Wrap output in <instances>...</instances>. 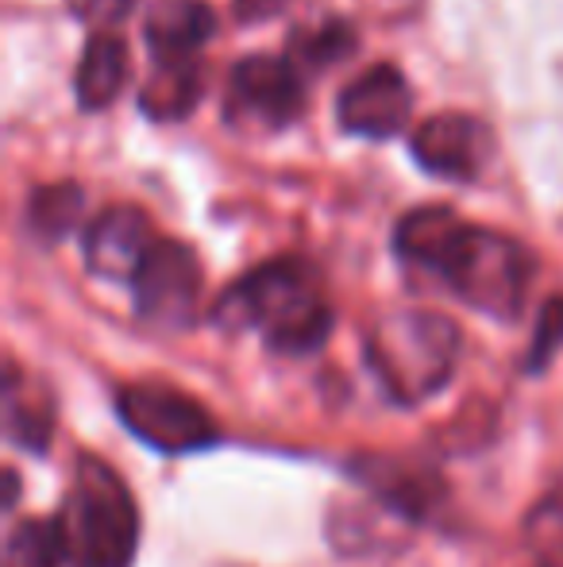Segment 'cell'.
Wrapping results in <instances>:
<instances>
[{
  "instance_id": "277c9868",
  "label": "cell",
  "mask_w": 563,
  "mask_h": 567,
  "mask_svg": "<svg viewBox=\"0 0 563 567\" xmlns=\"http://www.w3.org/2000/svg\"><path fill=\"white\" fill-rule=\"evenodd\" d=\"M59 525L66 537L70 567H132L136 560V498L101 455H77Z\"/></svg>"
},
{
  "instance_id": "5bb4252c",
  "label": "cell",
  "mask_w": 563,
  "mask_h": 567,
  "mask_svg": "<svg viewBox=\"0 0 563 567\" xmlns=\"http://www.w3.org/2000/svg\"><path fill=\"white\" fill-rule=\"evenodd\" d=\"M386 509L402 517H428L432 514V498L440 491V478L425 475V471H414L406 463H394V460H363L359 467L352 471Z\"/></svg>"
},
{
  "instance_id": "30bf717a",
  "label": "cell",
  "mask_w": 563,
  "mask_h": 567,
  "mask_svg": "<svg viewBox=\"0 0 563 567\" xmlns=\"http://www.w3.org/2000/svg\"><path fill=\"white\" fill-rule=\"evenodd\" d=\"M155 228L139 205H108L85 228V267L108 282H132L143 255L155 247Z\"/></svg>"
},
{
  "instance_id": "ba28073f",
  "label": "cell",
  "mask_w": 563,
  "mask_h": 567,
  "mask_svg": "<svg viewBox=\"0 0 563 567\" xmlns=\"http://www.w3.org/2000/svg\"><path fill=\"white\" fill-rule=\"evenodd\" d=\"M409 113H414V93H409L406 74L390 62L367 66L336 97L340 132L355 135V140H394L406 132Z\"/></svg>"
},
{
  "instance_id": "9a60e30c",
  "label": "cell",
  "mask_w": 563,
  "mask_h": 567,
  "mask_svg": "<svg viewBox=\"0 0 563 567\" xmlns=\"http://www.w3.org/2000/svg\"><path fill=\"white\" fill-rule=\"evenodd\" d=\"M4 436L23 452L43 455L54 436V405L46 394H31V382L8 363L4 379Z\"/></svg>"
},
{
  "instance_id": "8992f818",
  "label": "cell",
  "mask_w": 563,
  "mask_h": 567,
  "mask_svg": "<svg viewBox=\"0 0 563 567\" xmlns=\"http://www.w3.org/2000/svg\"><path fill=\"white\" fill-rule=\"evenodd\" d=\"M128 286L143 324L181 332L197 321V306H201V259L181 239H155Z\"/></svg>"
},
{
  "instance_id": "52a82bcc",
  "label": "cell",
  "mask_w": 563,
  "mask_h": 567,
  "mask_svg": "<svg viewBox=\"0 0 563 567\" xmlns=\"http://www.w3.org/2000/svg\"><path fill=\"white\" fill-rule=\"evenodd\" d=\"M305 82L285 54H248L228 74L225 113L232 124L279 132L305 113Z\"/></svg>"
},
{
  "instance_id": "d6986e66",
  "label": "cell",
  "mask_w": 563,
  "mask_h": 567,
  "mask_svg": "<svg viewBox=\"0 0 563 567\" xmlns=\"http://www.w3.org/2000/svg\"><path fill=\"white\" fill-rule=\"evenodd\" d=\"M525 548L541 567H563V486L525 514Z\"/></svg>"
},
{
  "instance_id": "2e32d148",
  "label": "cell",
  "mask_w": 563,
  "mask_h": 567,
  "mask_svg": "<svg viewBox=\"0 0 563 567\" xmlns=\"http://www.w3.org/2000/svg\"><path fill=\"white\" fill-rule=\"evenodd\" d=\"M359 51V31L344 20V16H329L321 23H309V28H293L285 39V59L301 70V74H321V70L347 62Z\"/></svg>"
},
{
  "instance_id": "7c38bea8",
  "label": "cell",
  "mask_w": 563,
  "mask_h": 567,
  "mask_svg": "<svg viewBox=\"0 0 563 567\" xmlns=\"http://www.w3.org/2000/svg\"><path fill=\"white\" fill-rule=\"evenodd\" d=\"M132 74V54L128 43L113 31H93L82 47L74 74V97L82 113H101L124 93Z\"/></svg>"
},
{
  "instance_id": "9c48e42d",
  "label": "cell",
  "mask_w": 563,
  "mask_h": 567,
  "mask_svg": "<svg viewBox=\"0 0 563 567\" xmlns=\"http://www.w3.org/2000/svg\"><path fill=\"white\" fill-rule=\"evenodd\" d=\"M414 163L444 182H475L494 158V132L479 116L440 113L409 135Z\"/></svg>"
},
{
  "instance_id": "603a6c76",
  "label": "cell",
  "mask_w": 563,
  "mask_h": 567,
  "mask_svg": "<svg viewBox=\"0 0 563 567\" xmlns=\"http://www.w3.org/2000/svg\"><path fill=\"white\" fill-rule=\"evenodd\" d=\"M15 498H20V475H15L12 467L4 471V509L12 514L15 509Z\"/></svg>"
},
{
  "instance_id": "ffe728a7",
  "label": "cell",
  "mask_w": 563,
  "mask_h": 567,
  "mask_svg": "<svg viewBox=\"0 0 563 567\" xmlns=\"http://www.w3.org/2000/svg\"><path fill=\"white\" fill-rule=\"evenodd\" d=\"M560 348H563V293L544 301L541 317H536V324H533V340H529L521 371L533 374V379L536 374H544L552 359L560 355Z\"/></svg>"
},
{
  "instance_id": "6da1fadb",
  "label": "cell",
  "mask_w": 563,
  "mask_h": 567,
  "mask_svg": "<svg viewBox=\"0 0 563 567\" xmlns=\"http://www.w3.org/2000/svg\"><path fill=\"white\" fill-rule=\"evenodd\" d=\"M394 255L440 278L463 306L518 321L525 313L536 259L513 236L459 220L448 205H421L394 225Z\"/></svg>"
},
{
  "instance_id": "3957f363",
  "label": "cell",
  "mask_w": 563,
  "mask_h": 567,
  "mask_svg": "<svg viewBox=\"0 0 563 567\" xmlns=\"http://www.w3.org/2000/svg\"><path fill=\"white\" fill-rule=\"evenodd\" d=\"M459 324L428 309H402L371 329L367 367L398 405H421L451 382L459 363Z\"/></svg>"
},
{
  "instance_id": "cb8c5ba5",
  "label": "cell",
  "mask_w": 563,
  "mask_h": 567,
  "mask_svg": "<svg viewBox=\"0 0 563 567\" xmlns=\"http://www.w3.org/2000/svg\"><path fill=\"white\" fill-rule=\"evenodd\" d=\"M220 567H232V564H220Z\"/></svg>"
},
{
  "instance_id": "ac0fdd59",
  "label": "cell",
  "mask_w": 563,
  "mask_h": 567,
  "mask_svg": "<svg viewBox=\"0 0 563 567\" xmlns=\"http://www.w3.org/2000/svg\"><path fill=\"white\" fill-rule=\"evenodd\" d=\"M70 564L59 517H23L4 540V567H62Z\"/></svg>"
},
{
  "instance_id": "7a4b0ae2",
  "label": "cell",
  "mask_w": 563,
  "mask_h": 567,
  "mask_svg": "<svg viewBox=\"0 0 563 567\" xmlns=\"http://www.w3.org/2000/svg\"><path fill=\"white\" fill-rule=\"evenodd\" d=\"M209 321L225 332H259L279 355H309L336 329L321 278L298 255H279L240 275L212 306Z\"/></svg>"
},
{
  "instance_id": "44dd1931",
  "label": "cell",
  "mask_w": 563,
  "mask_h": 567,
  "mask_svg": "<svg viewBox=\"0 0 563 567\" xmlns=\"http://www.w3.org/2000/svg\"><path fill=\"white\" fill-rule=\"evenodd\" d=\"M70 16L97 31H108L113 23H121L124 16L136 8V0H66Z\"/></svg>"
},
{
  "instance_id": "7402d4cb",
  "label": "cell",
  "mask_w": 563,
  "mask_h": 567,
  "mask_svg": "<svg viewBox=\"0 0 563 567\" xmlns=\"http://www.w3.org/2000/svg\"><path fill=\"white\" fill-rule=\"evenodd\" d=\"M290 4L293 0H232V16L243 28H256V23H267V20H274V16H282Z\"/></svg>"
},
{
  "instance_id": "8fae6325",
  "label": "cell",
  "mask_w": 563,
  "mask_h": 567,
  "mask_svg": "<svg viewBox=\"0 0 563 567\" xmlns=\"http://www.w3.org/2000/svg\"><path fill=\"white\" fill-rule=\"evenodd\" d=\"M212 35H217V12L205 0H163L143 23V43L150 47L155 62L194 59Z\"/></svg>"
},
{
  "instance_id": "5b68a950",
  "label": "cell",
  "mask_w": 563,
  "mask_h": 567,
  "mask_svg": "<svg viewBox=\"0 0 563 567\" xmlns=\"http://www.w3.org/2000/svg\"><path fill=\"white\" fill-rule=\"evenodd\" d=\"M116 413L136 441L155 452H197L220 441L212 413L170 382H128L116 394Z\"/></svg>"
},
{
  "instance_id": "e0dca14e",
  "label": "cell",
  "mask_w": 563,
  "mask_h": 567,
  "mask_svg": "<svg viewBox=\"0 0 563 567\" xmlns=\"http://www.w3.org/2000/svg\"><path fill=\"white\" fill-rule=\"evenodd\" d=\"M82 213H85V189L77 182H46V186H35L28 194V205H23L28 231L43 247L62 244L70 231L82 225Z\"/></svg>"
},
{
  "instance_id": "4fadbf2b",
  "label": "cell",
  "mask_w": 563,
  "mask_h": 567,
  "mask_svg": "<svg viewBox=\"0 0 563 567\" xmlns=\"http://www.w3.org/2000/svg\"><path fill=\"white\" fill-rule=\"evenodd\" d=\"M205 97V66L197 59L181 62H155L150 78L139 85L136 105L147 120L170 124V120H186L201 105Z\"/></svg>"
}]
</instances>
